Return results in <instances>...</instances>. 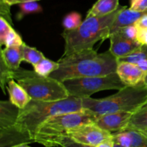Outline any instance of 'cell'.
Here are the masks:
<instances>
[{
    "mask_svg": "<svg viewBox=\"0 0 147 147\" xmlns=\"http://www.w3.org/2000/svg\"><path fill=\"white\" fill-rule=\"evenodd\" d=\"M57 62L59 68L50 77L60 82L72 79L101 76L116 72L118 59L110 52L98 53L96 50H86L62 56Z\"/></svg>",
    "mask_w": 147,
    "mask_h": 147,
    "instance_id": "cell-1",
    "label": "cell"
},
{
    "mask_svg": "<svg viewBox=\"0 0 147 147\" xmlns=\"http://www.w3.org/2000/svg\"><path fill=\"white\" fill-rule=\"evenodd\" d=\"M83 110L82 99L73 97L55 102L32 99L25 108L19 110L14 128L23 144H32L37 130L46 120L55 115Z\"/></svg>",
    "mask_w": 147,
    "mask_h": 147,
    "instance_id": "cell-2",
    "label": "cell"
},
{
    "mask_svg": "<svg viewBox=\"0 0 147 147\" xmlns=\"http://www.w3.org/2000/svg\"><path fill=\"white\" fill-rule=\"evenodd\" d=\"M122 7L123 6H119L113 13L103 17H86L80 27L76 30H64L62 33L65 40L63 56L83 50H92L98 41L103 42L109 38L112 24Z\"/></svg>",
    "mask_w": 147,
    "mask_h": 147,
    "instance_id": "cell-3",
    "label": "cell"
},
{
    "mask_svg": "<svg viewBox=\"0 0 147 147\" xmlns=\"http://www.w3.org/2000/svg\"><path fill=\"white\" fill-rule=\"evenodd\" d=\"M83 108L97 115L119 112L134 113L147 103V86L144 82L126 86L117 93L101 99H82Z\"/></svg>",
    "mask_w": 147,
    "mask_h": 147,
    "instance_id": "cell-4",
    "label": "cell"
},
{
    "mask_svg": "<svg viewBox=\"0 0 147 147\" xmlns=\"http://www.w3.org/2000/svg\"><path fill=\"white\" fill-rule=\"evenodd\" d=\"M13 79L21 85L33 100L55 102L70 97L63 82L50 76H42L34 71L20 68L13 70Z\"/></svg>",
    "mask_w": 147,
    "mask_h": 147,
    "instance_id": "cell-5",
    "label": "cell"
},
{
    "mask_svg": "<svg viewBox=\"0 0 147 147\" xmlns=\"http://www.w3.org/2000/svg\"><path fill=\"white\" fill-rule=\"evenodd\" d=\"M97 115L87 110L55 115L42 124L34 136V143L44 146L58 137L65 136L74 128L94 122Z\"/></svg>",
    "mask_w": 147,
    "mask_h": 147,
    "instance_id": "cell-6",
    "label": "cell"
},
{
    "mask_svg": "<svg viewBox=\"0 0 147 147\" xmlns=\"http://www.w3.org/2000/svg\"><path fill=\"white\" fill-rule=\"evenodd\" d=\"M63 83L70 97L80 99L90 97L92 95L100 91L120 90L126 86L116 72L106 76L68 79Z\"/></svg>",
    "mask_w": 147,
    "mask_h": 147,
    "instance_id": "cell-7",
    "label": "cell"
},
{
    "mask_svg": "<svg viewBox=\"0 0 147 147\" xmlns=\"http://www.w3.org/2000/svg\"><path fill=\"white\" fill-rule=\"evenodd\" d=\"M19 109L9 101L0 102V147L23 144L14 128Z\"/></svg>",
    "mask_w": 147,
    "mask_h": 147,
    "instance_id": "cell-8",
    "label": "cell"
},
{
    "mask_svg": "<svg viewBox=\"0 0 147 147\" xmlns=\"http://www.w3.org/2000/svg\"><path fill=\"white\" fill-rule=\"evenodd\" d=\"M67 136L80 144L96 147L103 141L112 138L113 134L100 128L94 122H91L74 128Z\"/></svg>",
    "mask_w": 147,
    "mask_h": 147,
    "instance_id": "cell-9",
    "label": "cell"
},
{
    "mask_svg": "<svg viewBox=\"0 0 147 147\" xmlns=\"http://www.w3.org/2000/svg\"><path fill=\"white\" fill-rule=\"evenodd\" d=\"M133 114L128 112H119L97 115L94 123L113 134L126 129Z\"/></svg>",
    "mask_w": 147,
    "mask_h": 147,
    "instance_id": "cell-10",
    "label": "cell"
},
{
    "mask_svg": "<svg viewBox=\"0 0 147 147\" xmlns=\"http://www.w3.org/2000/svg\"><path fill=\"white\" fill-rule=\"evenodd\" d=\"M116 73L126 86H136L144 82L147 76V72L142 70L137 65L123 61H118Z\"/></svg>",
    "mask_w": 147,
    "mask_h": 147,
    "instance_id": "cell-11",
    "label": "cell"
},
{
    "mask_svg": "<svg viewBox=\"0 0 147 147\" xmlns=\"http://www.w3.org/2000/svg\"><path fill=\"white\" fill-rule=\"evenodd\" d=\"M109 39L111 43L109 50L117 59L132 53L141 46L137 40H128L118 33L111 34Z\"/></svg>",
    "mask_w": 147,
    "mask_h": 147,
    "instance_id": "cell-12",
    "label": "cell"
},
{
    "mask_svg": "<svg viewBox=\"0 0 147 147\" xmlns=\"http://www.w3.org/2000/svg\"><path fill=\"white\" fill-rule=\"evenodd\" d=\"M116 144L124 147H147V136L133 129L123 130L113 133Z\"/></svg>",
    "mask_w": 147,
    "mask_h": 147,
    "instance_id": "cell-13",
    "label": "cell"
},
{
    "mask_svg": "<svg viewBox=\"0 0 147 147\" xmlns=\"http://www.w3.org/2000/svg\"><path fill=\"white\" fill-rule=\"evenodd\" d=\"M7 89L9 96V102L19 110L25 108L32 100L25 89L14 79H11L7 83Z\"/></svg>",
    "mask_w": 147,
    "mask_h": 147,
    "instance_id": "cell-14",
    "label": "cell"
},
{
    "mask_svg": "<svg viewBox=\"0 0 147 147\" xmlns=\"http://www.w3.org/2000/svg\"><path fill=\"white\" fill-rule=\"evenodd\" d=\"M146 14H147V12H139L134 11L130 8H128L126 6H123L121 10L118 13L112 24L110 35L116 32L121 27L134 24L138 20H139L142 16Z\"/></svg>",
    "mask_w": 147,
    "mask_h": 147,
    "instance_id": "cell-15",
    "label": "cell"
},
{
    "mask_svg": "<svg viewBox=\"0 0 147 147\" xmlns=\"http://www.w3.org/2000/svg\"><path fill=\"white\" fill-rule=\"evenodd\" d=\"M1 59L10 69H19L20 63L23 61L22 46L5 47L4 49H1Z\"/></svg>",
    "mask_w": 147,
    "mask_h": 147,
    "instance_id": "cell-16",
    "label": "cell"
},
{
    "mask_svg": "<svg viewBox=\"0 0 147 147\" xmlns=\"http://www.w3.org/2000/svg\"><path fill=\"white\" fill-rule=\"evenodd\" d=\"M119 6V0H98L88 12L86 17L108 15L116 11Z\"/></svg>",
    "mask_w": 147,
    "mask_h": 147,
    "instance_id": "cell-17",
    "label": "cell"
},
{
    "mask_svg": "<svg viewBox=\"0 0 147 147\" xmlns=\"http://www.w3.org/2000/svg\"><path fill=\"white\" fill-rule=\"evenodd\" d=\"M128 129L140 131L147 128V103L132 115Z\"/></svg>",
    "mask_w": 147,
    "mask_h": 147,
    "instance_id": "cell-18",
    "label": "cell"
},
{
    "mask_svg": "<svg viewBox=\"0 0 147 147\" xmlns=\"http://www.w3.org/2000/svg\"><path fill=\"white\" fill-rule=\"evenodd\" d=\"M34 71L42 76H50L59 68V63L45 57L39 63L33 66Z\"/></svg>",
    "mask_w": 147,
    "mask_h": 147,
    "instance_id": "cell-19",
    "label": "cell"
},
{
    "mask_svg": "<svg viewBox=\"0 0 147 147\" xmlns=\"http://www.w3.org/2000/svg\"><path fill=\"white\" fill-rule=\"evenodd\" d=\"M147 59V45H141L139 48L134 50L132 53L118 59V61L129 62L138 65L141 62Z\"/></svg>",
    "mask_w": 147,
    "mask_h": 147,
    "instance_id": "cell-20",
    "label": "cell"
},
{
    "mask_svg": "<svg viewBox=\"0 0 147 147\" xmlns=\"http://www.w3.org/2000/svg\"><path fill=\"white\" fill-rule=\"evenodd\" d=\"M22 49L23 61L32 64V66L37 64L45 58V56L41 51L38 50L35 48L27 46L24 43L22 46Z\"/></svg>",
    "mask_w": 147,
    "mask_h": 147,
    "instance_id": "cell-21",
    "label": "cell"
},
{
    "mask_svg": "<svg viewBox=\"0 0 147 147\" xmlns=\"http://www.w3.org/2000/svg\"><path fill=\"white\" fill-rule=\"evenodd\" d=\"M20 12L17 14V20H21L27 14L40 13L42 12V7L37 1H28L19 4Z\"/></svg>",
    "mask_w": 147,
    "mask_h": 147,
    "instance_id": "cell-22",
    "label": "cell"
},
{
    "mask_svg": "<svg viewBox=\"0 0 147 147\" xmlns=\"http://www.w3.org/2000/svg\"><path fill=\"white\" fill-rule=\"evenodd\" d=\"M45 147L50 146H59V147H94L90 146L84 145V144H80L76 142V141L72 139L67 135L65 136L58 137V138H54L51 141H48L44 145Z\"/></svg>",
    "mask_w": 147,
    "mask_h": 147,
    "instance_id": "cell-23",
    "label": "cell"
},
{
    "mask_svg": "<svg viewBox=\"0 0 147 147\" xmlns=\"http://www.w3.org/2000/svg\"><path fill=\"white\" fill-rule=\"evenodd\" d=\"M81 15L76 12L67 14L63 20V26L65 30H73L78 28L82 24Z\"/></svg>",
    "mask_w": 147,
    "mask_h": 147,
    "instance_id": "cell-24",
    "label": "cell"
},
{
    "mask_svg": "<svg viewBox=\"0 0 147 147\" xmlns=\"http://www.w3.org/2000/svg\"><path fill=\"white\" fill-rule=\"evenodd\" d=\"M1 46L4 45L5 47H16V46H22L24 44L21 36L14 30L13 28L8 34L6 35L3 42L0 43Z\"/></svg>",
    "mask_w": 147,
    "mask_h": 147,
    "instance_id": "cell-25",
    "label": "cell"
},
{
    "mask_svg": "<svg viewBox=\"0 0 147 147\" xmlns=\"http://www.w3.org/2000/svg\"><path fill=\"white\" fill-rule=\"evenodd\" d=\"M11 79H13V70L7 67L4 62L1 59L0 61V83L3 93L5 94L6 84Z\"/></svg>",
    "mask_w": 147,
    "mask_h": 147,
    "instance_id": "cell-26",
    "label": "cell"
},
{
    "mask_svg": "<svg viewBox=\"0 0 147 147\" xmlns=\"http://www.w3.org/2000/svg\"><path fill=\"white\" fill-rule=\"evenodd\" d=\"M137 32L138 30L135 24H131V25L121 27L114 33H118L120 35L128 40H136Z\"/></svg>",
    "mask_w": 147,
    "mask_h": 147,
    "instance_id": "cell-27",
    "label": "cell"
},
{
    "mask_svg": "<svg viewBox=\"0 0 147 147\" xmlns=\"http://www.w3.org/2000/svg\"><path fill=\"white\" fill-rule=\"evenodd\" d=\"M12 29V24H10L4 17H0V43H2L6 35Z\"/></svg>",
    "mask_w": 147,
    "mask_h": 147,
    "instance_id": "cell-28",
    "label": "cell"
},
{
    "mask_svg": "<svg viewBox=\"0 0 147 147\" xmlns=\"http://www.w3.org/2000/svg\"><path fill=\"white\" fill-rule=\"evenodd\" d=\"M129 8L139 12H147V0H130Z\"/></svg>",
    "mask_w": 147,
    "mask_h": 147,
    "instance_id": "cell-29",
    "label": "cell"
},
{
    "mask_svg": "<svg viewBox=\"0 0 147 147\" xmlns=\"http://www.w3.org/2000/svg\"><path fill=\"white\" fill-rule=\"evenodd\" d=\"M10 7L11 6H9V4H6L4 1L0 0V14H1V17H4L10 24H13L11 14H10Z\"/></svg>",
    "mask_w": 147,
    "mask_h": 147,
    "instance_id": "cell-30",
    "label": "cell"
},
{
    "mask_svg": "<svg viewBox=\"0 0 147 147\" xmlns=\"http://www.w3.org/2000/svg\"><path fill=\"white\" fill-rule=\"evenodd\" d=\"M136 40L141 45H147V29H137Z\"/></svg>",
    "mask_w": 147,
    "mask_h": 147,
    "instance_id": "cell-31",
    "label": "cell"
},
{
    "mask_svg": "<svg viewBox=\"0 0 147 147\" xmlns=\"http://www.w3.org/2000/svg\"><path fill=\"white\" fill-rule=\"evenodd\" d=\"M134 24L137 29H147V14L142 16Z\"/></svg>",
    "mask_w": 147,
    "mask_h": 147,
    "instance_id": "cell-32",
    "label": "cell"
},
{
    "mask_svg": "<svg viewBox=\"0 0 147 147\" xmlns=\"http://www.w3.org/2000/svg\"><path fill=\"white\" fill-rule=\"evenodd\" d=\"M115 142L113 141V137L111 138H109V139L106 140V141H103L102 143H100V144L97 146L96 147H114Z\"/></svg>",
    "mask_w": 147,
    "mask_h": 147,
    "instance_id": "cell-33",
    "label": "cell"
},
{
    "mask_svg": "<svg viewBox=\"0 0 147 147\" xmlns=\"http://www.w3.org/2000/svg\"><path fill=\"white\" fill-rule=\"evenodd\" d=\"M1 1H4V3L9 4V6L14 5V4H17V0H1Z\"/></svg>",
    "mask_w": 147,
    "mask_h": 147,
    "instance_id": "cell-34",
    "label": "cell"
},
{
    "mask_svg": "<svg viewBox=\"0 0 147 147\" xmlns=\"http://www.w3.org/2000/svg\"><path fill=\"white\" fill-rule=\"evenodd\" d=\"M40 1V0H17V4H21V3L24 2H28V1Z\"/></svg>",
    "mask_w": 147,
    "mask_h": 147,
    "instance_id": "cell-35",
    "label": "cell"
},
{
    "mask_svg": "<svg viewBox=\"0 0 147 147\" xmlns=\"http://www.w3.org/2000/svg\"><path fill=\"white\" fill-rule=\"evenodd\" d=\"M11 147H31L29 146V144H18V145L13 146Z\"/></svg>",
    "mask_w": 147,
    "mask_h": 147,
    "instance_id": "cell-36",
    "label": "cell"
},
{
    "mask_svg": "<svg viewBox=\"0 0 147 147\" xmlns=\"http://www.w3.org/2000/svg\"><path fill=\"white\" fill-rule=\"evenodd\" d=\"M137 131V130H136ZM139 131L140 133H142V134H144V135H145L146 136H147V128L146 129H144V130H140V131Z\"/></svg>",
    "mask_w": 147,
    "mask_h": 147,
    "instance_id": "cell-37",
    "label": "cell"
},
{
    "mask_svg": "<svg viewBox=\"0 0 147 147\" xmlns=\"http://www.w3.org/2000/svg\"><path fill=\"white\" fill-rule=\"evenodd\" d=\"M114 147H124V146H121V145H119V144H116V143H115Z\"/></svg>",
    "mask_w": 147,
    "mask_h": 147,
    "instance_id": "cell-38",
    "label": "cell"
},
{
    "mask_svg": "<svg viewBox=\"0 0 147 147\" xmlns=\"http://www.w3.org/2000/svg\"><path fill=\"white\" fill-rule=\"evenodd\" d=\"M144 84H145V85H146V86H147V76H146V79H145V80H144Z\"/></svg>",
    "mask_w": 147,
    "mask_h": 147,
    "instance_id": "cell-39",
    "label": "cell"
},
{
    "mask_svg": "<svg viewBox=\"0 0 147 147\" xmlns=\"http://www.w3.org/2000/svg\"><path fill=\"white\" fill-rule=\"evenodd\" d=\"M50 147H59V146H50Z\"/></svg>",
    "mask_w": 147,
    "mask_h": 147,
    "instance_id": "cell-40",
    "label": "cell"
}]
</instances>
